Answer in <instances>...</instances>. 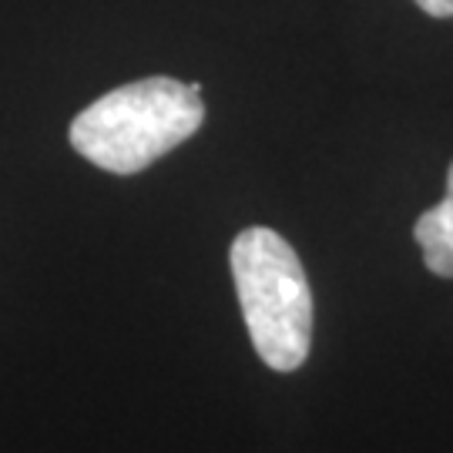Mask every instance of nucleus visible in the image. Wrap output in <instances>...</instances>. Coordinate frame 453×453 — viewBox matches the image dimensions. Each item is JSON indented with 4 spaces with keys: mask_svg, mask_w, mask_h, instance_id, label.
Here are the masks:
<instances>
[{
    "mask_svg": "<svg viewBox=\"0 0 453 453\" xmlns=\"http://www.w3.org/2000/svg\"><path fill=\"white\" fill-rule=\"evenodd\" d=\"M430 17H453V0H413Z\"/></svg>",
    "mask_w": 453,
    "mask_h": 453,
    "instance_id": "4",
    "label": "nucleus"
},
{
    "mask_svg": "<svg viewBox=\"0 0 453 453\" xmlns=\"http://www.w3.org/2000/svg\"><path fill=\"white\" fill-rule=\"evenodd\" d=\"M232 275L262 363L279 372L299 370L312 346V289L296 249L273 228H242L232 242Z\"/></svg>",
    "mask_w": 453,
    "mask_h": 453,
    "instance_id": "2",
    "label": "nucleus"
},
{
    "mask_svg": "<svg viewBox=\"0 0 453 453\" xmlns=\"http://www.w3.org/2000/svg\"><path fill=\"white\" fill-rule=\"evenodd\" d=\"M413 239L423 249L426 269L440 279H453V165L447 172V195L413 226Z\"/></svg>",
    "mask_w": 453,
    "mask_h": 453,
    "instance_id": "3",
    "label": "nucleus"
},
{
    "mask_svg": "<svg viewBox=\"0 0 453 453\" xmlns=\"http://www.w3.org/2000/svg\"><path fill=\"white\" fill-rule=\"evenodd\" d=\"M205 121L202 84L145 78L97 97L71 121V148L111 175H138Z\"/></svg>",
    "mask_w": 453,
    "mask_h": 453,
    "instance_id": "1",
    "label": "nucleus"
}]
</instances>
